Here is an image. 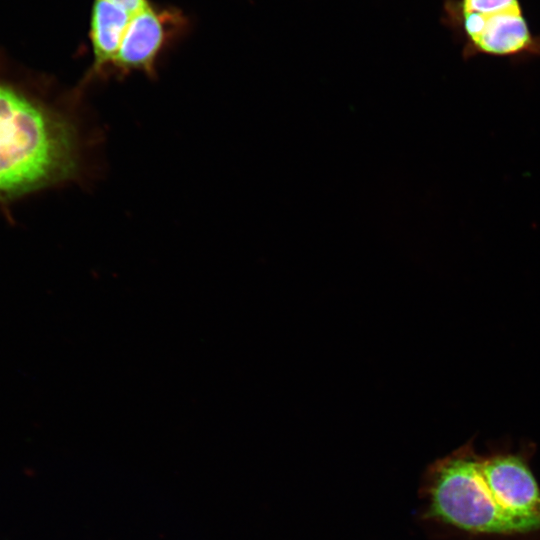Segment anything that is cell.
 I'll list each match as a JSON object with an SVG mask.
<instances>
[{
    "label": "cell",
    "mask_w": 540,
    "mask_h": 540,
    "mask_svg": "<svg viewBox=\"0 0 540 540\" xmlns=\"http://www.w3.org/2000/svg\"><path fill=\"white\" fill-rule=\"evenodd\" d=\"M531 449L479 454L471 441L430 463L417 519L437 536L512 537L540 532V486Z\"/></svg>",
    "instance_id": "obj_1"
},
{
    "label": "cell",
    "mask_w": 540,
    "mask_h": 540,
    "mask_svg": "<svg viewBox=\"0 0 540 540\" xmlns=\"http://www.w3.org/2000/svg\"><path fill=\"white\" fill-rule=\"evenodd\" d=\"M85 146L77 118L12 77L0 54V202L79 180Z\"/></svg>",
    "instance_id": "obj_2"
},
{
    "label": "cell",
    "mask_w": 540,
    "mask_h": 540,
    "mask_svg": "<svg viewBox=\"0 0 540 540\" xmlns=\"http://www.w3.org/2000/svg\"><path fill=\"white\" fill-rule=\"evenodd\" d=\"M440 21L461 44L464 60L487 56L519 64L540 58V34L532 31L521 0H444Z\"/></svg>",
    "instance_id": "obj_3"
},
{
    "label": "cell",
    "mask_w": 540,
    "mask_h": 540,
    "mask_svg": "<svg viewBox=\"0 0 540 540\" xmlns=\"http://www.w3.org/2000/svg\"><path fill=\"white\" fill-rule=\"evenodd\" d=\"M192 28V19L181 8L150 2L131 16L109 78L123 79L135 72L155 78L164 55L183 41Z\"/></svg>",
    "instance_id": "obj_4"
},
{
    "label": "cell",
    "mask_w": 540,
    "mask_h": 540,
    "mask_svg": "<svg viewBox=\"0 0 540 540\" xmlns=\"http://www.w3.org/2000/svg\"><path fill=\"white\" fill-rule=\"evenodd\" d=\"M131 14L109 2L94 0L89 19L88 37L92 64L85 73L77 92L87 86L109 79V72L119 50Z\"/></svg>",
    "instance_id": "obj_5"
},
{
    "label": "cell",
    "mask_w": 540,
    "mask_h": 540,
    "mask_svg": "<svg viewBox=\"0 0 540 540\" xmlns=\"http://www.w3.org/2000/svg\"><path fill=\"white\" fill-rule=\"evenodd\" d=\"M121 7L131 15L147 6L150 0H102Z\"/></svg>",
    "instance_id": "obj_6"
}]
</instances>
